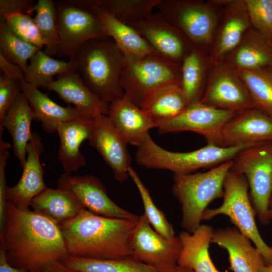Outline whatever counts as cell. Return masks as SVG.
<instances>
[{
  "instance_id": "obj_36",
  "label": "cell",
  "mask_w": 272,
  "mask_h": 272,
  "mask_svg": "<svg viewBox=\"0 0 272 272\" xmlns=\"http://www.w3.org/2000/svg\"><path fill=\"white\" fill-rule=\"evenodd\" d=\"M34 11L35 12L34 20L45 42L44 51L50 56H57L60 40L56 2L52 0H38Z\"/></svg>"
},
{
  "instance_id": "obj_45",
  "label": "cell",
  "mask_w": 272,
  "mask_h": 272,
  "mask_svg": "<svg viewBox=\"0 0 272 272\" xmlns=\"http://www.w3.org/2000/svg\"><path fill=\"white\" fill-rule=\"evenodd\" d=\"M0 272H26L12 265L8 261L4 246L0 244Z\"/></svg>"
},
{
  "instance_id": "obj_49",
  "label": "cell",
  "mask_w": 272,
  "mask_h": 272,
  "mask_svg": "<svg viewBox=\"0 0 272 272\" xmlns=\"http://www.w3.org/2000/svg\"><path fill=\"white\" fill-rule=\"evenodd\" d=\"M177 272H194V271L190 269L181 268L179 267Z\"/></svg>"
},
{
  "instance_id": "obj_26",
  "label": "cell",
  "mask_w": 272,
  "mask_h": 272,
  "mask_svg": "<svg viewBox=\"0 0 272 272\" xmlns=\"http://www.w3.org/2000/svg\"><path fill=\"white\" fill-rule=\"evenodd\" d=\"M33 120L32 110L22 92L0 120V127L6 128L12 138L14 153L22 168L26 161L27 148L33 133L31 130Z\"/></svg>"
},
{
  "instance_id": "obj_33",
  "label": "cell",
  "mask_w": 272,
  "mask_h": 272,
  "mask_svg": "<svg viewBox=\"0 0 272 272\" xmlns=\"http://www.w3.org/2000/svg\"><path fill=\"white\" fill-rule=\"evenodd\" d=\"M255 108L272 117V65L252 70L234 69Z\"/></svg>"
},
{
  "instance_id": "obj_19",
  "label": "cell",
  "mask_w": 272,
  "mask_h": 272,
  "mask_svg": "<svg viewBox=\"0 0 272 272\" xmlns=\"http://www.w3.org/2000/svg\"><path fill=\"white\" fill-rule=\"evenodd\" d=\"M42 140L38 133L33 132L27 148V157L21 177L12 187H7L6 201L23 208H29L32 199L47 186L44 182V171L40 162L44 152Z\"/></svg>"
},
{
  "instance_id": "obj_28",
  "label": "cell",
  "mask_w": 272,
  "mask_h": 272,
  "mask_svg": "<svg viewBox=\"0 0 272 272\" xmlns=\"http://www.w3.org/2000/svg\"><path fill=\"white\" fill-rule=\"evenodd\" d=\"M91 9L100 19L104 33L111 38L125 57L160 55L133 27L125 24L92 5Z\"/></svg>"
},
{
  "instance_id": "obj_6",
  "label": "cell",
  "mask_w": 272,
  "mask_h": 272,
  "mask_svg": "<svg viewBox=\"0 0 272 272\" xmlns=\"http://www.w3.org/2000/svg\"><path fill=\"white\" fill-rule=\"evenodd\" d=\"M252 146L224 147L208 144L194 151L175 152L158 146L149 134L138 147L135 160L138 165L148 169L168 170L174 174H188L233 160L240 151Z\"/></svg>"
},
{
  "instance_id": "obj_21",
  "label": "cell",
  "mask_w": 272,
  "mask_h": 272,
  "mask_svg": "<svg viewBox=\"0 0 272 272\" xmlns=\"http://www.w3.org/2000/svg\"><path fill=\"white\" fill-rule=\"evenodd\" d=\"M211 243L226 250L233 272H258L265 264L260 251L235 227L214 230Z\"/></svg>"
},
{
  "instance_id": "obj_48",
  "label": "cell",
  "mask_w": 272,
  "mask_h": 272,
  "mask_svg": "<svg viewBox=\"0 0 272 272\" xmlns=\"http://www.w3.org/2000/svg\"><path fill=\"white\" fill-rule=\"evenodd\" d=\"M268 220L269 222H272V195L270 197L269 205H268Z\"/></svg>"
},
{
  "instance_id": "obj_46",
  "label": "cell",
  "mask_w": 272,
  "mask_h": 272,
  "mask_svg": "<svg viewBox=\"0 0 272 272\" xmlns=\"http://www.w3.org/2000/svg\"><path fill=\"white\" fill-rule=\"evenodd\" d=\"M43 272H80L63 264L61 261H54L49 264Z\"/></svg>"
},
{
  "instance_id": "obj_32",
  "label": "cell",
  "mask_w": 272,
  "mask_h": 272,
  "mask_svg": "<svg viewBox=\"0 0 272 272\" xmlns=\"http://www.w3.org/2000/svg\"><path fill=\"white\" fill-rule=\"evenodd\" d=\"M76 71L75 59H69L67 61L55 59L40 49L30 60L25 72V81L44 88L54 80V76Z\"/></svg>"
},
{
  "instance_id": "obj_51",
  "label": "cell",
  "mask_w": 272,
  "mask_h": 272,
  "mask_svg": "<svg viewBox=\"0 0 272 272\" xmlns=\"http://www.w3.org/2000/svg\"><path fill=\"white\" fill-rule=\"evenodd\" d=\"M270 247H271V248H272V244H271V245Z\"/></svg>"
},
{
  "instance_id": "obj_2",
  "label": "cell",
  "mask_w": 272,
  "mask_h": 272,
  "mask_svg": "<svg viewBox=\"0 0 272 272\" xmlns=\"http://www.w3.org/2000/svg\"><path fill=\"white\" fill-rule=\"evenodd\" d=\"M138 221L101 216L84 209L58 225L69 255L117 259L132 256L131 237Z\"/></svg>"
},
{
  "instance_id": "obj_3",
  "label": "cell",
  "mask_w": 272,
  "mask_h": 272,
  "mask_svg": "<svg viewBox=\"0 0 272 272\" xmlns=\"http://www.w3.org/2000/svg\"><path fill=\"white\" fill-rule=\"evenodd\" d=\"M74 59L84 83L101 100L110 104L124 97L121 75L124 56L111 38L87 41Z\"/></svg>"
},
{
  "instance_id": "obj_20",
  "label": "cell",
  "mask_w": 272,
  "mask_h": 272,
  "mask_svg": "<svg viewBox=\"0 0 272 272\" xmlns=\"http://www.w3.org/2000/svg\"><path fill=\"white\" fill-rule=\"evenodd\" d=\"M44 89L56 93L69 104H73L82 117L93 119L99 114L108 115L109 104L99 98L85 84L78 71L56 77Z\"/></svg>"
},
{
  "instance_id": "obj_35",
  "label": "cell",
  "mask_w": 272,
  "mask_h": 272,
  "mask_svg": "<svg viewBox=\"0 0 272 272\" xmlns=\"http://www.w3.org/2000/svg\"><path fill=\"white\" fill-rule=\"evenodd\" d=\"M160 0H93L97 6L120 22L131 25L153 14Z\"/></svg>"
},
{
  "instance_id": "obj_27",
  "label": "cell",
  "mask_w": 272,
  "mask_h": 272,
  "mask_svg": "<svg viewBox=\"0 0 272 272\" xmlns=\"http://www.w3.org/2000/svg\"><path fill=\"white\" fill-rule=\"evenodd\" d=\"M223 61L234 69L245 70L272 65V41L251 27Z\"/></svg>"
},
{
  "instance_id": "obj_5",
  "label": "cell",
  "mask_w": 272,
  "mask_h": 272,
  "mask_svg": "<svg viewBox=\"0 0 272 272\" xmlns=\"http://www.w3.org/2000/svg\"><path fill=\"white\" fill-rule=\"evenodd\" d=\"M224 1L160 0L158 12L178 29L193 48L207 53L212 45Z\"/></svg>"
},
{
  "instance_id": "obj_12",
  "label": "cell",
  "mask_w": 272,
  "mask_h": 272,
  "mask_svg": "<svg viewBox=\"0 0 272 272\" xmlns=\"http://www.w3.org/2000/svg\"><path fill=\"white\" fill-rule=\"evenodd\" d=\"M200 102L236 113L255 108L245 85L234 69L224 61L210 65Z\"/></svg>"
},
{
  "instance_id": "obj_4",
  "label": "cell",
  "mask_w": 272,
  "mask_h": 272,
  "mask_svg": "<svg viewBox=\"0 0 272 272\" xmlns=\"http://www.w3.org/2000/svg\"><path fill=\"white\" fill-rule=\"evenodd\" d=\"M233 163L229 160L203 173L174 174L172 192L181 205L184 231L191 233L197 229L209 205L223 197L224 180Z\"/></svg>"
},
{
  "instance_id": "obj_15",
  "label": "cell",
  "mask_w": 272,
  "mask_h": 272,
  "mask_svg": "<svg viewBox=\"0 0 272 272\" xmlns=\"http://www.w3.org/2000/svg\"><path fill=\"white\" fill-rule=\"evenodd\" d=\"M251 25L244 0L224 1L208 58L210 64L223 61L239 45Z\"/></svg>"
},
{
  "instance_id": "obj_16",
  "label": "cell",
  "mask_w": 272,
  "mask_h": 272,
  "mask_svg": "<svg viewBox=\"0 0 272 272\" xmlns=\"http://www.w3.org/2000/svg\"><path fill=\"white\" fill-rule=\"evenodd\" d=\"M93 119V132L88 140L90 146L109 166L115 179L120 182L125 181L129 177L128 169L131 166L127 144L107 115L99 114Z\"/></svg>"
},
{
  "instance_id": "obj_7",
  "label": "cell",
  "mask_w": 272,
  "mask_h": 272,
  "mask_svg": "<svg viewBox=\"0 0 272 272\" xmlns=\"http://www.w3.org/2000/svg\"><path fill=\"white\" fill-rule=\"evenodd\" d=\"M223 187V203L217 208H207L202 220L209 221L220 215L226 216L260 251L265 264L272 265V248L264 242L258 230L255 220L256 214L248 193L249 186L246 177L230 170Z\"/></svg>"
},
{
  "instance_id": "obj_11",
  "label": "cell",
  "mask_w": 272,
  "mask_h": 272,
  "mask_svg": "<svg viewBox=\"0 0 272 272\" xmlns=\"http://www.w3.org/2000/svg\"><path fill=\"white\" fill-rule=\"evenodd\" d=\"M132 256L158 272H177L182 245L178 236L167 239L140 216L131 237Z\"/></svg>"
},
{
  "instance_id": "obj_1",
  "label": "cell",
  "mask_w": 272,
  "mask_h": 272,
  "mask_svg": "<svg viewBox=\"0 0 272 272\" xmlns=\"http://www.w3.org/2000/svg\"><path fill=\"white\" fill-rule=\"evenodd\" d=\"M0 244L13 266L26 272H43L68 255L58 224L29 208L6 201Z\"/></svg>"
},
{
  "instance_id": "obj_40",
  "label": "cell",
  "mask_w": 272,
  "mask_h": 272,
  "mask_svg": "<svg viewBox=\"0 0 272 272\" xmlns=\"http://www.w3.org/2000/svg\"><path fill=\"white\" fill-rule=\"evenodd\" d=\"M251 27L272 41V8L270 0H244Z\"/></svg>"
},
{
  "instance_id": "obj_8",
  "label": "cell",
  "mask_w": 272,
  "mask_h": 272,
  "mask_svg": "<svg viewBox=\"0 0 272 272\" xmlns=\"http://www.w3.org/2000/svg\"><path fill=\"white\" fill-rule=\"evenodd\" d=\"M181 64L160 55L125 57L121 75L124 97L139 107L143 97L159 88L180 84Z\"/></svg>"
},
{
  "instance_id": "obj_39",
  "label": "cell",
  "mask_w": 272,
  "mask_h": 272,
  "mask_svg": "<svg viewBox=\"0 0 272 272\" xmlns=\"http://www.w3.org/2000/svg\"><path fill=\"white\" fill-rule=\"evenodd\" d=\"M9 29L17 36L40 49L45 46L34 19L30 15L17 13L4 18Z\"/></svg>"
},
{
  "instance_id": "obj_50",
  "label": "cell",
  "mask_w": 272,
  "mask_h": 272,
  "mask_svg": "<svg viewBox=\"0 0 272 272\" xmlns=\"http://www.w3.org/2000/svg\"><path fill=\"white\" fill-rule=\"evenodd\" d=\"M270 4H271V8H272V0H270Z\"/></svg>"
},
{
  "instance_id": "obj_41",
  "label": "cell",
  "mask_w": 272,
  "mask_h": 272,
  "mask_svg": "<svg viewBox=\"0 0 272 272\" xmlns=\"http://www.w3.org/2000/svg\"><path fill=\"white\" fill-rule=\"evenodd\" d=\"M21 92L20 82L2 73L0 76V120Z\"/></svg>"
},
{
  "instance_id": "obj_22",
  "label": "cell",
  "mask_w": 272,
  "mask_h": 272,
  "mask_svg": "<svg viewBox=\"0 0 272 272\" xmlns=\"http://www.w3.org/2000/svg\"><path fill=\"white\" fill-rule=\"evenodd\" d=\"M107 116L125 143L137 147L155 127L153 120L124 97L110 103Z\"/></svg>"
},
{
  "instance_id": "obj_24",
  "label": "cell",
  "mask_w": 272,
  "mask_h": 272,
  "mask_svg": "<svg viewBox=\"0 0 272 272\" xmlns=\"http://www.w3.org/2000/svg\"><path fill=\"white\" fill-rule=\"evenodd\" d=\"M20 85L21 92L26 97L32 110L34 120L41 123L45 132H56L61 124L82 117L75 107L58 105L36 86L25 81L20 82Z\"/></svg>"
},
{
  "instance_id": "obj_23",
  "label": "cell",
  "mask_w": 272,
  "mask_h": 272,
  "mask_svg": "<svg viewBox=\"0 0 272 272\" xmlns=\"http://www.w3.org/2000/svg\"><path fill=\"white\" fill-rule=\"evenodd\" d=\"M93 119L80 117L58 127L56 132L60 146L57 156L65 172H75L86 165L85 158L80 148L84 141H88L92 133Z\"/></svg>"
},
{
  "instance_id": "obj_42",
  "label": "cell",
  "mask_w": 272,
  "mask_h": 272,
  "mask_svg": "<svg viewBox=\"0 0 272 272\" xmlns=\"http://www.w3.org/2000/svg\"><path fill=\"white\" fill-rule=\"evenodd\" d=\"M3 131H0V229L2 227L6 206L5 194L7 188L5 170L10 153L11 145L3 139Z\"/></svg>"
},
{
  "instance_id": "obj_25",
  "label": "cell",
  "mask_w": 272,
  "mask_h": 272,
  "mask_svg": "<svg viewBox=\"0 0 272 272\" xmlns=\"http://www.w3.org/2000/svg\"><path fill=\"white\" fill-rule=\"evenodd\" d=\"M214 230L212 226L203 224L191 233L184 230L179 234L182 245L177 262L179 267L194 272H222L215 266L209 253Z\"/></svg>"
},
{
  "instance_id": "obj_47",
  "label": "cell",
  "mask_w": 272,
  "mask_h": 272,
  "mask_svg": "<svg viewBox=\"0 0 272 272\" xmlns=\"http://www.w3.org/2000/svg\"><path fill=\"white\" fill-rule=\"evenodd\" d=\"M258 272H272V265H262L259 267Z\"/></svg>"
},
{
  "instance_id": "obj_38",
  "label": "cell",
  "mask_w": 272,
  "mask_h": 272,
  "mask_svg": "<svg viewBox=\"0 0 272 272\" xmlns=\"http://www.w3.org/2000/svg\"><path fill=\"white\" fill-rule=\"evenodd\" d=\"M128 173L140 193L144 208L143 214L150 225L164 238L169 240L174 238L175 236L172 224L169 222L164 213L156 207L148 189L131 166L128 168Z\"/></svg>"
},
{
  "instance_id": "obj_34",
  "label": "cell",
  "mask_w": 272,
  "mask_h": 272,
  "mask_svg": "<svg viewBox=\"0 0 272 272\" xmlns=\"http://www.w3.org/2000/svg\"><path fill=\"white\" fill-rule=\"evenodd\" d=\"M61 262L80 272H158L133 256L117 259H102L67 255Z\"/></svg>"
},
{
  "instance_id": "obj_14",
  "label": "cell",
  "mask_w": 272,
  "mask_h": 272,
  "mask_svg": "<svg viewBox=\"0 0 272 272\" xmlns=\"http://www.w3.org/2000/svg\"><path fill=\"white\" fill-rule=\"evenodd\" d=\"M58 188L71 193L86 210L109 218L138 221L140 218L114 203L97 177L90 175H72L64 172L57 181Z\"/></svg>"
},
{
  "instance_id": "obj_10",
  "label": "cell",
  "mask_w": 272,
  "mask_h": 272,
  "mask_svg": "<svg viewBox=\"0 0 272 272\" xmlns=\"http://www.w3.org/2000/svg\"><path fill=\"white\" fill-rule=\"evenodd\" d=\"M60 46L57 56L75 57L88 41L107 37L99 17L91 9L74 0L56 2Z\"/></svg>"
},
{
  "instance_id": "obj_37",
  "label": "cell",
  "mask_w": 272,
  "mask_h": 272,
  "mask_svg": "<svg viewBox=\"0 0 272 272\" xmlns=\"http://www.w3.org/2000/svg\"><path fill=\"white\" fill-rule=\"evenodd\" d=\"M40 49L15 35L5 20L0 19V54L6 59L20 66L25 73L28 61Z\"/></svg>"
},
{
  "instance_id": "obj_9",
  "label": "cell",
  "mask_w": 272,
  "mask_h": 272,
  "mask_svg": "<svg viewBox=\"0 0 272 272\" xmlns=\"http://www.w3.org/2000/svg\"><path fill=\"white\" fill-rule=\"evenodd\" d=\"M233 161L230 170L246 177L256 214L262 224H268V209L272 195V142L244 149Z\"/></svg>"
},
{
  "instance_id": "obj_30",
  "label": "cell",
  "mask_w": 272,
  "mask_h": 272,
  "mask_svg": "<svg viewBox=\"0 0 272 272\" xmlns=\"http://www.w3.org/2000/svg\"><path fill=\"white\" fill-rule=\"evenodd\" d=\"M30 207L58 225L74 218L84 209L67 191L47 187L32 199Z\"/></svg>"
},
{
  "instance_id": "obj_13",
  "label": "cell",
  "mask_w": 272,
  "mask_h": 272,
  "mask_svg": "<svg viewBox=\"0 0 272 272\" xmlns=\"http://www.w3.org/2000/svg\"><path fill=\"white\" fill-rule=\"evenodd\" d=\"M236 113L198 102L189 104L172 118L154 122L155 128L161 133L192 131L203 136L208 144L222 147L223 128Z\"/></svg>"
},
{
  "instance_id": "obj_18",
  "label": "cell",
  "mask_w": 272,
  "mask_h": 272,
  "mask_svg": "<svg viewBox=\"0 0 272 272\" xmlns=\"http://www.w3.org/2000/svg\"><path fill=\"white\" fill-rule=\"evenodd\" d=\"M269 142H272V117L256 108L236 113L221 133L224 147Z\"/></svg>"
},
{
  "instance_id": "obj_29",
  "label": "cell",
  "mask_w": 272,
  "mask_h": 272,
  "mask_svg": "<svg viewBox=\"0 0 272 272\" xmlns=\"http://www.w3.org/2000/svg\"><path fill=\"white\" fill-rule=\"evenodd\" d=\"M189 105L180 84L165 86L146 94L139 107L155 121L172 118Z\"/></svg>"
},
{
  "instance_id": "obj_43",
  "label": "cell",
  "mask_w": 272,
  "mask_h": 272,
  "mask_svg": "<svg viewBox=\"0 0 272 272\" xmlns=\"http://www.w3.org/2000/svg\"><path fill=\"white\" fill-rule=\"evenodd\" d=\"M36 3L33 0H0V19L17 13L30 15L34 12Z\"/></svg>"
},
{
  "instance_id": "obj_17",
  "label": "cell",
  "mask_w": 272,
  "mask_h": 272,
  "mask_svg": "<svg viewBox=\"0 0 272 272\" xmlns=\"http://www.w3.org/2000/svg\"><path fill=\"white\" fill-rule=\"evenodd\" d=\"M136 30L162 56L181 64L193 48L184 36L157 12L145 20L129 25Z\"/></svg>"
},
{
  "instance_id": "obj_31",
  "label": "cell",
  "mask_w": 272,
  "mask_h": 272,
  "mask_svg": "<svg viewBox=\"0 0 272 272\" xmlns=\"http://www.w3.org/2000/svg\"><path fill=\"white\" fill-rule=\"evenodd\" d=\"M210 65L208 55L194 48L182 61L180 86L189 104L200 102Z\"/></svg>"
},
{
  "instance_id": "obj_44",
  "label": "cell",
  "mask_w": 272,
  "mask_h": 272,
  "mask_svg": "<svg viewBox=\"0 0 272 272\" xmlns=\"http://www.w3.org/2000/svg\"><path fill=\"white\" fill-rule=\"evenodd\" d=\"M0 69L3 74L20 82L25 81V73L18 65L15 64L0 54Z\"/></svg>"
}]
</instances>
